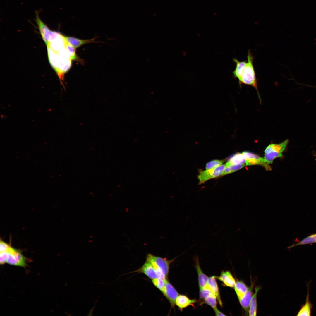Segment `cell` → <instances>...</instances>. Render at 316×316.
Instances as JSON below:
<instances>
[{
	"mask_svg": "<svg viewBox=\"0 0 316 316\" xmlns=\"http://www.w3.org/2000/svg\"><path fill=\"white\" fill-rule=\"evenodd\" d=\"M247 63L244 68L242 74L239 80V84H243L250 85L254 87L257 91L259 98L261 101V98L259 93L257 81L253 65V56L249 50L247 56Z\"/></svg>",
	"mask_w": 316,
	"mask_h": 316,
	"instance_id": "cell-1",
	"label": "cell"
},
{
	"mask_svg": "<svg viewBox=\"0 0 316 316\" xmlns=\"http://www.w3.org/2000/svg\"><path fill=\"white\" fill-rule=\"evenodd\" d=\"M242 153L245 157L246 166L260 165L264 167L266 170H271L270 166L262 157L248 151H244Z\"/></svg>",
	"mask_w": 316,
	"mask_h": 316,
	"instance_id": "cell-6",
	"label": "cell"
},
{
	"mask_svg": "<svg viewBox=\"0 0 316 316\" xmlns=\"http://www.w3.org/2000/svg\"><path fill=\"white\" fill-rule=\"evenodd\" d=\"M215 313L216 316H226L225 314L219 311L217 308H216L213 309Z\"/></svg>",
	"mask_w": 316,
	"mask_h": 316,
	"instance_id": "cell-29",
	"label": "cell"
},
{
	"mask_svg": "<svg viewBox=\"0 0 316 316\" xmlns=\"http://www.w3.org/2000/svg\"><path fill=\"white\" fill-rule=\"evenodd\" d=\"M8 254V251L0 252V264L4 265L7 263V258Z\"/></svg>",
	"mask_w": 316,
	"mask_h": 316,
	"instance_id": "cell-27",
	"label": "cell"
},
{
	"mask_svg": "<svg viewBox=\"0 0 316 316\" xmlns=\"http://www.w3.org/2000/svg\"><path fill=\"white\" fill-rule=\"evenodd\" d=\"M217 276H212L209 277L208 286L212 292L216 297L219 305L221 307L223 306V303L221 297L219 289L216 281Z\"/></svg>",
	"mask_w": 316,
	"mask_h": 316,
	"instance_id": "cell-13",
	"label": "cell"
},
{
	"mask_svg": "<svg viewBox=\"0 0 316 316\" xmlns=\"http://www.w3.org/2000/svg\"><path fill=\"white\" fill-rule=\"evenodd\" d=\"M195 267L197 271L199 289L203 288L208 286L209 277L205 274L201 269L197 256L195 257Z\"/></svg>",
	"mask_w": 316,
	"mask_h": 316,
	"instance_id": "cell-9",
	"label": "cell"
},
{
	"mask_svg": "<svg viewBox=\"0 0 316 316\" xmlns=\"http://www.w3.org/2000/svg\"><path fill=\"white\" fill-rule=\"evenodd\" d=\"M35 21L42 38L47 45L49 42L57 37L61 33L52 31L42 20L38 11H36Z\"/></svg>",
	"mask_w": 316,
	"mask_h": 316,
	"instance_id": "cell-3",
	"label": "cell"
},
{
	"mask_svg": "<svg viewBox=\"0 0 316 316\" xmlns=\"http://www.w3.org/2000/svg\"><path fill=\"white\" fill-rule=\"evenodd\" d=\"M66 47L71 59L78 61L80 62L82 61H80V59L77 55L75 48L70 44L67 42Z\"/></svg>",
	"mask_w": 316,
	"mask_h": 316,
	"instance_id": "cell-25",
	"label": "cell"
},
{
	"mask_svg": "<svg viewBox=\"0 0 316 316\" xmlns=\"http://www.w3.org/2000/svg\"><path fill=\"white\" fill-rule=\"evenodd\" d=\"M166 279H164L159 278L152 279L153 284L161 291L163 294L165 291Z\"/></svg>",
	"mask_w": 316,
	"mask_h": 316,
	"instance_id": "cell-24",
	"label": "cell"
},
{
	"mask_svg": "<svg viewBox=\"0 0 316 316\" xmlns=\"http://www.w3.org/2000/svg\"><path fill=\"white\" fill-rule=\"evenodd\" d=\"M217 300L216 297L213 293L205 298L201 303L200 305L205 304L214 309L217 308Z\"/></svg>",
	"mask_w": 316,
	"mask_h": 316,
	"instance_id": "cell-23",
	"label": "cell"
},
{
	"mask_svg": "<svg viewBox=\"0 0 316 316\" xmlns=\"http://www.w3.org/2000/svg\"><path fill=\"white\" fill-rule=\"evenodd\" d=\"M163 295L168 300L171 307L174 308L176 300L179 294L168 279L166 280L165 290Z\"/></svg>",
	"mask_w": 316,
	"mask_h": 316,
	"instance_id": "cell-8",
	"label": "cell"
},
{
	"mask_svg": "<svg viewBox=\"0 0 316 316\" xmlns=\"http://www.w3.org/2000/svg\"><path fill=\"white\" fill-rule=\"evenodd\" d=\"M260 287L255 288V292L252 295L249 305V314L250 316H255L257 312V295Z\"/></svg>",
	"mask_w": 316,
	"mask_h": 316,
	"instance_id": "cell-19",
	"label": "cell"
},
{
	"mask_svg": "<svg viewBox=\"0 0 316 316\" xmlns=\"http://www.w3.org/2000/svg\"><path fill=\"white\" fill-rule=\"evenodd\" d=\"M311 87H316V86H314H314H313V87L311 86Z\"/></svg>",
	"mask_w": 316,
	"mask_h": 316,
	"instance_id": "cell-30",
	"label": "cell"
},
{
	"mask_svg": "<svg viewBox=\"0 0 316 316\" xmlns=\"http://www.w3.org/2000/svg\"><path fill=\"white\" fill-rule=\"evenodd\" d=\"M307 293L305 303L302 305L297 316H311V310L313 308L312 304L309 300V285H308Z\"/></svg>",
	"mask_w": 316,
	"mask_h": 316,
	"instance_id": "cell-15",
	"label": "cell"
},
{
	"mask_svg": "<svg viewBox=\"0 0 316 316\" xmlns=\"http://www.w3.org/2000/svg\"><path fill=\"white\" fill-rule=\"evenodd\" d=\"M245 157L242 153L237 152L232 156L225 164L227 166L231 165L245 164Z\"/></svg>",
	"mask_w": 316,
	"mask_h": 316,
	"instance_id": "cell-18",
	"label": "cell"
},
{
	"mask_svg": "<svg viewBox=\"0 0 316 316\" xmlns=\"http://www.w3.org/2000/svg\"><path fill=\"white\" fill-rule=\"evenodd\" d=\"M288 142L289 140L287 139L279 143L269 144L265 151L264 159L265 162L268 164H272L276 158L282 157V153Z\"/></svg>",
	"mask_w": 316,
	"mask_h": 316,
	"instance_id": "cell-2",
	"label": "cell"
},
{
	"mask_svg": "<svg viewBox=\"0 0 316 316\" xmlns=\"http://www.w3.org/2000/svg\"><path fill=\"white\" fill-rule=\"evenodd\" d=\"M134 272L143 273L152 279L158 278L152 265L146 260L141 267Z\"/></svg>",
	"mask_w": 316,
	"mask_h": 316,
	"instance_id": "cell-10",
	"label": "cell"
},
{
	"mask_svg": "<svg viewBox=\"0 0 316 316\" xmlns=\"http://www.w3.org/2000/svg\"><path fill=\"white\" fill-rule=\"evenodd\" d=\"M150 255L156 264L161 271L167 279L169 272L170 265L174 259L168 260L166 258L154 256L150 253Z\"/></svg>",
	"mask_w": 316,
	"mask_h": 316,
	"instance_id": "cell-7",
	"label": "cell"
},
{
	"mask_svg": "<svg viewBox=\"0 0 316 316\" xmlns=\"http://www.w3.org/2000/svg\"><path fill=\"white\" fill-rule=\"evenodd\" d=\"M11 247L7 243L1 240L0 242V252L9 251Z\"/></svg>",
	"mask_w": 316,
	"mask_h": 316,
	"instance_id": "cell-28",
	"label": "cell"
},
{
	"mask_svg": "<svg viewBox=\"0 0 316 316\" xmlns=\"http://www.w3.org/2000/svg\"><path fill=\"white\" fill-rule=\"evenodd\" d=\"M217 279L227 286L234 288L235 286V280L229 271H222L219 276H217Z\"/></svg>",
	"mask_w": 316,
	"mask_h": 316,
	"instance_id": "cell-12",
	"label": "cell"
},
{
	"mask_svg": "<svg viewBox=\"0 0 316 316\" xmlns=\"http://www.w3.org/2000/svg\"><path fill=\"white\" fill-rule=\"evenodd\" d=\"M234 62L236 64L235 68L232 72L233 76L235 78L239 80L241 78L244 68L246 66L247 60L239 61L236 58L233 59Z\"/></svg>",
	"mask_w": 316,
	"mask_h": 316,
	"instance_id": "cell-16",
	"label": "cell"
},
{
	"mask_svg": "<svg viewBox=\"0 0 316 316\" xmlns=\"http://www.w3.org/2000/svg\"><path fill=\"white\" fill-rule=\"evenodd\" d=\"M64 37L66 42L75 48L79 47L81 45L86 44L95 42L94 41V38L89 40H83L65 36H64Z\"/></svg>",
	"mask_w": 316,
	"mask_h": 316,
	"instance_id": "cell-17",
	"label": "cell"
},
{
	"mask_svg": "<svg viewBox=\"0 0 316 316\" xmlns=\"http://www.w3.org/2000/svg\"><path fill=\"white\" fill-rule=\"evenodd\" d=\"M246 166V164H233L225 166L221 176H223L236 171Z\"/></svg>",
	"mask_w": 316,
	"mask_h": 316,
	"instance_id": "cell-22",
	"label": "cell"
},
{
	"mask_svg": "<svg viewBox=\"0 0 316 316\" xmlns=\"http://www.w3.org/2000/svg\"><path fill=\"white\" fill-rule=\"evenodd\" d=\"M234 288L238 300L243 298L248 289L246 285L241 281H238L236 282Z\"/></svg>",
	"mask_w": 316,
	"mask_h": 316,
	"instance_id": "cell-20",
	"label": "cell"
},
{
	"mask_svg": "<svg viewBox=\"0 0 316 316\" xmlns=\"http://www.w3.org/2000/svg\"><path fill=\"white\" fill-rule=\"evenodd\" d=\"M253 285L252 284L248 287V290L244 296L241 299L239 300L241 305L245 312L246 314L248 313L249 305L252 296Z\"/></svg>",
	"mask_w": 316,
	"mask_h": 316,
	"instance_id": "cell-14",
	"label": "cell"
},
{
	"mask_svg": "<svg viewBox=\"0 0 316 316\" xmlns=\"http://www.w3.org/2000/svg\"><path fill=\"white\" fill-rule=\"evenodd\" d=\"M225 166V164L216 168L201 171L198 176L199 180V184H202L208 180L221 176Z\"/></svg>",
	"mask_w": 316,
	"mask_h": 316,
	"instance_id": "cell-5",
	"label": "cell"
},
{
	"mask_svg": "<svg viewBox=\"0 0 316 316\" xmlns=\"http://www.w3.org/2000/svg\"><path fill=\"white\" fill-rule=\"evenodd\" d=\"M316 243V233L310 235L299 242L288 247L290 248L294 247L303 245L311 244Z\"/></svg>",
	"mask_w": 316,
	"mask_h": 316,
	"instance_id": "cell-21",
	"label": "cell"
},
{
	"mask_svg": "<svg viewBox=\"0 0 316 316\" xmlns=\"http://www.w3.org/2000/svg\"><path fill=\"white\" fill-rule=\"evenodd\" d=\"M224 162L223 160H212L207 163L205 169H209L217 167L222 165Z\"/></svg>",
	"mask_w": 316,
	"mask_h": 316,
	"instance_id": "cell-26",
	"label": "cell"
},
{
	"mask_svg": "<svg viewBox=\"0 0 316 316\" xmlns=\"http://www.w3.org/2000/svg\"><path fill=\"white\" fill-rule=\"evenodd\" d=\"M26 258L21 251L11 247L8 251L7 263L9 265L25 267L27 265Z\"/></svg>",
	"mask_w": 316,
	"mask_h": 316,
	"instance_id": "cell-4",
	"label": "cell"
},
{
	"mask_svg": "<svg viewBox=\"0 0 316 316\" xmlns=\"http://www.w3.org/2000/svg\"><path fill=\"white\" fill-rule=\"evenodd\" d=\"M196 302V299H190L185 295L179 294L176 300L175 305L181 312L183 309L188 306H193Z\"/></svg>",
	"mask_w": 316,
	"mask_h": 316,
	"instance_id": "cell-11",
	"label": "cell"
}]
</instances>
